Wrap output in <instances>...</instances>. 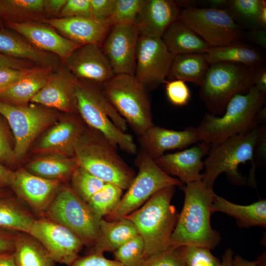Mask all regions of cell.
<instances>
[{"mask_svg":"<svg viewBox=\"0 0 266 266\" xmlns=\"http://www.w3.org/2000/svg\"><path fill=\"white\" fill-rule=\"evenodd\" d=\"M35 220L17 201L0 197V228L29 233Z\"/></svg>","mask_w":266,"mask_h":266,"instance_id":"cell-35","label":"cell"},{"mask_svg":"<svg viewBox=\"0 0 266 266\" xmlns=\"http://www.w3.org/2000/svg\"><path fill=\"white\" fill-rule=\"evenodd\" d=\"M265 103L266 95L261 94L254 86L247 93L235 95L222 115L204 114L197 127L200 140L211 146L216 145L264 123L259 112Z\"/></svg>","mask_w":266,"mask_h":266,"instance_id":"cell-3","label":"cell"},{"mask_svg":"<svg viewBox=\"0 0 266 266\" xmlns=\"http://www.w3.org/2000/svg\"><path fill=\"white\" fill-rule=\"evenodd\" d=\"M0 266H16L13 252L0 253Z\"/></svg>","mask_w":266,"mask_h":266,"instance_id":"cell-55","label":"cell"},{"mask_svg":"<svg viewBox=\"0 0 266 266\" xmlns=\"http://www.w3.org/2000/svg\"><path fill=\"white\" fill-rule=\"evenodd\" d=\"M178 19L211 47L242 41L245 31L225 10L196 6L180 9Z\"/></svg>","mask_w":266,"mask_h":266,"instance_id":"cell-11","label":"cell"},{"mask_svg":"<svg viewBox=\"0 0 266 266\" xmlns=\"http://www.w3.org/2000/svg\"><path fill=\"white\" fill-rule=\"evenodd\" d=\"M175 187L157 192L140 207L124 217L134 224L143 238L145 259L169 247L179 215L171 203Z\"/></svg>","mask_w":266,"mask_h":266,"instance_id":"cell-4","label":"cell"},{"mask_svg":"<svg viewBox=\"0 0 266 266\" xmlns=\"http://www.w3.org/2000/svg\"><path fill=\"white\" fill-rule=\"evenodd\" d=\"M138 137L142 151L153 160L166 151L183 149L200 141L197 128L192 127L175 131L153 125Z\"/></svg>","mask_w":266,"mask_h":266,"instance_id":"cell-22","label":"cell"},{"mask_svg":"<svg viewBox=\"0 0 266 266\" xmlns=\"http://www.w3.org/2000/svg\"><path fill=\"white\" fill-rule=\"evenodd\" d=\"M77 112L88 126L101 133L115 148L129 154L137 152L132 135L126 133L128 124L95 83L77 79Z\"/></svg>","mask_w":266,"mask_h":266,"instance_id":"cell-2","label":"cell"},{"mask_svg":"<svg viewBox=\"0 0 266 266\" xmlns=\"http://www.w3.org/2000/svg\"><path fill=\"white\" fill-rule=\"evenodd\" d=\"M229 2L228 0H205V8L224 10Z\"/></svg>","mask_w":266,"mask_h":266,"instance_id":"cell-56","label":"cell"},{"mask_svg":"<svg viewBox=\"0 0 266 266\" xmlns=\"http://www.w3.org/2000/svg\"><path fill=\"white\" fill-rule=\"evenodd\" d=\"M70 179L71 188L86 203L105 183L78 165L72 173Z\"/></svg>","mask_w":266,"mask_h":266,"instance_id":"cell-38","label":"cell"},{"mask_svg":"<svg viewBox=\"0 0 266 266\" xmlns=\"http://www.w3.org/2000/svg\"><path fill=\"white\" fill-rule=\"evenodd\" d=\"M184 205L171 235L169 247L195 245L215 248L220 234L210 223L211 204L216 195L202 180L186 184Z\"/></svg>","mask_w":266,"mask_h":266,"instance_id":"cell-1","label":"cell"},{"mask_svg":"<svg viewBox=\"0 0 266 266\" xmlns=\"http://www.w3.org/2000/svg\"><path fill=\"white\" fill-rule=\"evenodd\" d=\"M0 53L40 66L53 67L55 63L52 55L38 49L21 35L4 29L0 30Z\"/></svg>","mask_w":266,"mask_h":266,"instance_id":"cell-25","label":"cell"},{"mask_svg":"<svg viewBox=\"0 0 266 266\" xmlns=\"http://www.w3.org/2000/svg\"><path fill=\"white\" fill-rule=\"evenodd\" d=\"M140 266H186L182 247H169L166 250L145 259Z\"/></svg>","mask_w":266,"mask_h":266,"instance_id":"cell-42","label":"cell"},{"mask_svg":"<svg viewBox=\"0 0 266 266\" xmlns=\"http://www.w3.org/2000/svg\"><path fill=\"white\" fill-rule=\"evenodd\" d=\"M233 266H257L256 261H250L246 260L240 256L236 255L233 258Z\"/></svg>","mask_w":266,"mask_h":266,"instance_id":"cell-58","label":"cell"},{"mask_svg":"<svg viewBox=\"0 0 266 266\" xmlns=\"http://www.w3.org/2000/svg\"><path fill=\"white\" fill-rule=\"evenodd\" d=\"M44 215L71 230L84 245H93L99 236L102 217L68 186L57 192Z\"/></svg>","mask_w":266,"mask_h":266,"instance_id":"cell-10","label":"cell"},{"mask_svg":"<svg viewBox=\"0 0 266 266\" xmlns=\"http://www.w3.org/2000/svg\"><path fill=\"white\" fill-rule=\"evenodd\" d=\"M144 243L138 234L114 251L115 260L124 266H140L144 262Z\"/></svg>","mask_w":266,"mask_h":266,"instance_id":"cell-39","label":"cell"},{"mask_svg":"<svg viewBox=\"0 0 266 266\" xmlns=\"http://www.w3.org/2000/svg\"><path fill=\"white\" fill-rule=\"evenodd\" d=\"M63 63L67 70L80 80L102 84L115 75L101 47L95 44L81 45Z\"/></svg>","mask_w":266,"mask_h":266,"instance_id":"cell-16","label":"cell"},{"mask_svg":"<svg viewBox=\"0 0 266 266\" xmlns=\"http://www.w3.org/2000/svg\"><path fill=\"white\" fill-rule=\"evenodd\" d=\"M138 233L134 224L125 217L115 221L101 219L100 233L93 244V253L114 252Z\"/></svg>","mask_w":266,"mask_h":266,"instance_id":"cell-28","label":"cell"},{"mask_svg":"<svg viewBox=\"0 0 266 266\" xmlns=\"http://www.w3.org/2000/svg\"><path fill=\"white\" fill-rule=\"evenodd\" d=\"M206 53L209 64L230 62L257 68L265 61V57L259 50L243 41L221 47H210Z\"/></svg>","mask_w":266,"mask_h":266,"instance_id":"cell-30","label":"cell"},{"mask_svg":"<svg viewBox=\"0 0 266 266\" xmlns=\"http://www.w3.org/2000/svg\"><path fill=\"white\" fill-rule=\"evenodd\" d=\"M103 94L138 137L153 125L148 91L134 76L115 75L102 84Z\"/></svg>","mask_w":266,"mask_h":266,"instance_id":"cell-8","label":"cell"},{"mask_svg":"<svg viewBox=\"0 0 266 266\" xmlns=\"http://www.w3.org/2000/svg\"><path fill=\"white\" fill-rule=\"evenodd\" d=\"M28 234L45 248L55 262L68 266L78 257L84 245L71 230L48 218L35 219Z\"/></svg>","mask_w":266,"mask_h":266,"instance_id":"cell-14","label":"cell"},{"mask_svg":"<svg viewBox=\"0 0 266 266\" xmlns=\"http://www.w3.org/2000/svg\"><path fill=\"white\" fill-rule=\"evenodd\" d=\"M180 11L178 2L174 0H143L134 24L140 36L162 38Z\"/></svg>","mask_w":266,"mask_h":266,"instance_id":"cell-21","label":"cell"},{"mask_svg":"<svg viewBox=\"0 0 266 266\" xmlns=\"http://www.w3.org/2000/svg\"><path fill=\"white\" fill-rule=\"evenodd\" d=\"M53 67L35 66L29 74L0 94V100L11 104L24 105L47 84Z\"/></svg>","mask_w":266,"mask_h":266,"instance_id":"cell-27","label":"cell"},{"mask_svg":"<svg viewBox=\"0 0 266 266\" xmlns=\"http://www.w3.org/2000/svg\"><path fill=\"white\" fill-rule=\"evenodd\" d=\"M35 67L23 69L0 67V94L31 73Z\"/></svg>","mask_w":266,"mask_h":266,"instance_id":"cell-45","label":"cell"},{"mask_svg":"<svg viewBox=\"0 0 266 266\" xmlns=\"http://www.w3.org/2000/svg\"><path fill=\"white\" fill-rule=\"evenodd\" d=\"M210 211L211 213L223 212L234 218L240 228H266V200L264 199L249 205H242L231 202L216 194Z\"/></svg>","mask_w":266,"mask_h":266,"instance_id":"cell-26","label":"cell"},{"mask_svg":"<svg viewBox=\"0 0 266 266\" xmlns=\"http://www.w3.org/2000/svg\"><path fill=\"white\" fill-rule=\"evenodd\" d=\"M60 184L59 180L45 179L20 169L13 171L10 186L34 211L44 215Z\"/></svg>","mask_w":266,"mask_h":266,"instance_id":"cell-17","label":"cell"},{"mask_svg":"<svg viewBox=\"0 0 266 266\" xmlns=\"http://www.w3.org/2000/svg\"><path fill=\"white\" fill-rule=\"evenodd\" d=\"M77 166L74 157L55 154L32 162L27 170L45 179L60 181L70 177Z\"/></svg>","mask_w":266,"mask_h":266,"instance_id":"cell-33","label":"cell"},{"mask_svg":"<svg viewBox=\"0 0 266 266\" xmlns=\"http://www.w3.org/2000/svg\"><path fill=\"white\" fill-rule=\"evenodd\" d=\"M0 67L23 69L33 67L29 62L9 57L0 53Z\"/></svg>","mask_w":266,"mask_h":266,"instance_id":"cell-51","label":"cell"},{"mask_svg":"<svg viewBox=\"0 0 266 266\" xmlns=\"http://www.w3.org/2000/svg\"><path fill=\"white\" fill-rule=\"evenodd\" d=\"M123 190L119 186L105 183L89 199L87 204L99 216L102 217L110 214L120 202Z\"/></svg>","mask_w":266,"mask_h":266,"instance_id":"cell-37","label":"cell"},{"mask_svg":"<svg viewBox=\"0 0 266 266\" xmlns=\"http://www.w3.org/2000/svg\"><path fill=\"white\" fill-rule=\"evenodd\" d=\"M138 172L116 208L106 220L124 217L140 207L154 194L170 186H181L183 182L164 172L145 152L137 159Z\"/></svg>","mask_w":266,"mask_h":266,"instance_id":"cell-9","label":"cell"},{"mask_svg":"<svg viewBox=\"0 0 266 266\" xmlns=\"http://www.w3.org/2000/svg\"><path fill=\"white\" fill-rule=\"evenodd\" d=\"M15 235L0 231V253L13 252Z\"/></svg>","mask_w":266,"mask_h":266,"instance_id":"cell-53","label":"cell"},{"mask_svg":"<svg viewBox=\"0 0 266 266\" xmlns=\"http://www.w3.org/2000/svg\"><path fill=\"white\" fill-rule=\"evenodd\" d=\"M93 18L90 0H67L57 18Z\"/></svg>","mask_w":266,"mask_h":266,"instance_id":"cell-44","label":"cell"},{"mask_svg":"<svg viewBox=\"0 0 266 266\" xmlns=\"http://www.w3.org/2000/svg\"><path fill=\"white\" fill-rule=\"evenodd\" d=\"M209 66L206 52L175 56L167 78L200 86Z\"/></svg>","mask_w":266,"mask_h":266,"instance_id":"cell-31","label":"cell"},{"mask_svg":"<svg viewBox=\"0 0 266 266\" xmlns=\"http://www.w3.org/2000/svg\"><path fill=\"white\" fill-rule=\"evenodd\" d=\"M166 94L172 104L178 106L187 104L191 98V93L185 82L173 80L166 81Z\"/></svg>","mask_w":266,"mask_h":266,"instance_id":"cell-43","label":"cell"},{"mask_svg":"<svg viewBox=\"0 0 266 266\" xmlns=\"http://www.w3.org/2000/svg\"><path fill=\"white\" fill-rule=\"evenodd\" d=\"M90 2L92 17L107 22L112 13L115 0H90Z\"/></svg>","mask_w":266,"mask_h":266,"instance_id":"cell-47","label":"cell"},{"mask_svg":"<svg viewBox=\"0 0 266 266\" xmlns=\"http://www.w3.org/2000/svg\"><path fill=\"white\" fill-rule=\"evenodd\" d=\"M13 171L6 168L0 164V187L10 185Z\"/></svg>","mask_w":266,"mask_h":266,"instance_id":"cell-54","label":"cell"},{"mask_svg":"<svg viewBox=\"0 0 266 266\" xmlns=\"http://www.w3.org/2000/svg\"><path fill=\"white\" fill-rule=\"evenodd\" d=\"M90 128V132L84 130L75 145L77 165L105 183L127 189L135 176L134 170L101 133Z\"/></svg>","mask_w":266,"mask_h":266,"instance_id":"cell-5","label":"cell"},{"mask_svg":"<svg viewBox=\"0 0 266 266\" xmlns=\"http://www.w3.org/2000/svg\"><path fill=\"white\" fill-rule=\"evenodd\" d=\"M161 38L174 56L206 52L211 47L178 18L170 25Z\"/></svg>","mask_w":266,"mask_h":266,"instance_id":"cell-29","label":"cell"},{"mask_svg":"<svg viewBox=\"0 0 266 266\" xmlns=\"http://www.w3.org/2000/svg\"><path fill=\"white\" fill-rule=\"evenodd\" d=\"M139 36L133 23L118 24L110 28L100 47L115 75H134Z\"/></svg>","mask_w":266,"mask_h":266,"instance_id":"cell-15","label":"cell"},{"mask_svg":"<svg viewBox=\"0 0 266 266\" xmlns=\"http://www.w3.org/2000/svg\"><path fill=\"white\" fill-rule=\"evenodd\" d=\"M249 42L258 45L263 48L266 47V29H258L245 32L244 39Z\"/></svg>","mask_w":266,"mask_h":266,"instance_id":"cell-50","label":"cell"},{"mask_svg":"<svg viewBox=\"0 0 266 266\" xmlns=\"http://www.w3.org/2000/svg\"><path fill=\"white\" fill-rule=\"evenodd\" d=\"M143 0H115L112 13L107 22L112 26L122 23L134 24Z\"/></svg>","mask_w":266,"mask_h":266,"instance_id":"cell-40","label":"cell"},{"mask_svg":"<svg viewBox=\"0 0 266 266\" xmlns=\"http://www.w3.org/2000/svg\"><path fill=\"white\" fill-rule=\"evenodd\" d=\"M266 5L264 0H229L226 11L244 30L261 28L259 16L262 8Z\"/></svg>","mask_w":266,"mask_h":266,"instance_id":"cell-36","label":"cell"},{"mask_svg":"<svg viewBox=\"0 0 266 266\" xmlns=\"http://www.w3.org/2000/svg\"><path fill=\"white\" fill-rule=\"evenodd\" d=\"M41 22L80 45L95 44L101 47L111 28L107 22L93 18H55L45 19Z\"/></svg>","mask_w":266,"mask_h":266,"instance_id":"cell-23","label":"cell"},{"mask_svg":"<svg viewBox=\"0 0 266 266\" xmlns=\"http://www.w3.org/2000/svg\"><path fill=\"white\" fill-rule=\"evenodd\" d=\"M182 247L186 266H218L220 263L209 248L195 245Z\"/></svg>","mask_w":266,"mask_h":266,"instance_id":"cell-41","label":"cell"},{"mask_svg":"<svg viewBox=\"0 0 266 266\" xmlns=\"http://www.w3.org/2000/svg\"><path fill=\"white\" fill-rule=\"evenodd\" d=\"M210 147V144L201 141L190 148L164 154L154 161L166 173L177 176L187 184L202 179V158Z\"/></svg>","mask_w":266,"mask_h":266,"instance_id":"cell-20","label":"cell"},{"mask_svg":"<svg viewBox=\"0 0 266 266\" xmlns=\"http://www.w3.org/2000/svg\"><path fill=\"white\" fill-rule=\"evenodd\" d=\"M266 126H259L248 131L233 135L221 143L211 146L204 161V172L202 182L213 188L217 177L226 173L229 179L236 185L246 184L245 178L239 172L238 166L250 161L251 178L253 179L256 166L255 157L257 144Z\"/></svg>","mask_w":266,"mask_h":266,"instance_id":"cell-6","label":"cell"},{"mask_svg":"<svg viewBox=\"0 0 266 266\" xmlns=\"http://www.w3.org/2000/svg\"><path fill=\"white\" fill-rule=\"evenodd\" d=\"M0 197H2V193L0 191Z\"/></svg>","mask_w":266,"mask_h":266,"instance_id":"cell-60","label":"cell"},{"mask_svg":"<svg viewBox=\"0 0 266 266\" xmlns=\"http://www.w3.org/2000/svg\"><path fill=\"white\" fill-rule=\"evenodd\" d=\"M254 86L262 94H266V67L261 66L257 68L254 76Z\"/></svg>","mask_w":266,"mask_h":266,"instance_id":"cell-52","label":"cell"},{"mask_svg":"<svg viewBox=\"0 0 266 266\" xmlns=\"http://www.w3.org/2000/svg\"><path fill=\"white\" fill-rule=\"evenodd\" d=\"M256 69L230 62L209 64L199 93L209 113L222 115L235 95L247 93L254 86Z\"/></svg>","mask_w":266,"mask_h":266,"instance_id":"cell-7","label":"cell"},{"mask_svg":"<svg viewBox=\"0 0 266 266\" xmlns=\"http://www.w3.org/2000/svg\"><path fill=\"white\" fill-rule=\"evenodd\" d=\"M69 266H124L116 260L105 258L103 254L93 253L82 257H78Z\"/></svg>","mask_w":266,"mask_h":266,"instance_id":"cell-46","label":"cell"},{"mask_svg":"<svg viewBox=\"0 0 266 266\" xmlns=\"http://www.w3.org/2000/svg\"><path fill=\"white\" fill-rule=\"evenodd\" d=\"M266 252L263 253L256 260L257 266H266Z\"/></svg>","mask_w":266,"mask_h":266,"instance_id":"cell-59","label":"cell"},{"mask_svg":"<svg viewBox=\"0 0 266 266\" xmlns=\"http://www.w3.org/2000/svg\"><path fill=\"white\" fill-rule=\"evenodd\" d=\"M6 25L35 47L56 55L63 62L81 46L66 38L54 28L42 22H6Z\"/></svg>","mask_w":266,"mask_h":266,"instance_id":"cell-19","label":"cell"},{"mask_svg":"<svg viewBox=\"0 0 266 266\" xmlns=\"http://www.w3.org/2000/svg\"><path fill=\"white\" fill-rule=\"evenodd\" d=\"M233 255L232 250L227 249L222 257V262H220L218 266H233Z\"/></svg>","mask_w":266,"mask_h":266,"instance_id":"cell-57","label":"cell"},{"mask_svg":"<svg viewBox=\"0 0 266 266\" xmlns=\"http://www.w3.org/2000/svg\"><path fill=\"white\" fill-rule=\"evenodd\" d=\"M0 114L13 132L15 159L22 158L36 136L56 118L53 112L41 105H18L0 100Z\"/></svg>","mask_w":266,"mask_h":266,"instance_id":"cell-12","label":"cell"},{"mask_svg":"<svg viewBox=\"0 0 266 266\" xmlns=\"http://www.w3.org/2000/svg\"><path fill=\"white\" fill-rule=\"evenodd\" d=\"M83 131L80 120L69 116L46 132L38 143V150L73 157L75 145Z\"/></svg>","mask_w":266,"mask_h":266,"instance_id":"cell-24","label":"cell"},{"mask_svg":"<svg viewBox=\"0 0 266 266\" xmlns=\"http://www.w3.org/2000/svg\"><path fill=\"white\" fill-rule=\"evenodd\" d=\"M67 0H44L45 19L57 18Z\"/></svg>","mask_w":266,"mask_h":266,"instance_id":"cell-49","label":"cell"},{"mask_svg":"<svg viewBox=\"0 0 266 266\" xmlns=\"http://www.w3.org/2000/svg\"><path fill=\"white\" fill-rule=\"evenodd\" d=\"M77 79L65 67L52 73L47 84L31 102L66 113L77 112L76 85ZM78 113V112H77Z\"/></svg>","mask_w":266,"mask_h":266,"instance_id":"cell-18","label":"cell"},{"mask_svg":"<svg viewBox=\"0 0 266 266\" xmlns=\"http://www.w3.org/2000/svg\"><path fill=\"white\" fill-rule=\"evenodd\" d=\"M13 255L16 266H55L56 263L37 240L25 233L15 235Z\"/></svg>","mask_w":266,"mask_h":266,"instance_id":"cell-32","label":"cell"},{"mask_svg":"<svg viewBox=\"0 0 266 266\" xmlns=\"http://www.w3.org/2000/svg\"><path fill=\"white\" fill-rule=\"evenodd\" d=\"M174 57L161 38L139 35L136 50L135 79L147 91L166 84Z\"/></svg>","mask_w":266,"mask_h":266,"instance_id":"cell-13","label":"cell"},{"mask_svg":"<svg viewBox=\"0 0 266 266\" xmlns=\"http://www.w3.org/2000/svg\"><path fill=\"white\" fill-rule=\"evenodd\" d=\"M44 0H0V16L6 22H40L45 19Z\"/></svg>","mask_w":266,"mask_h":266,"instance_id":"cell-34","label":"cell"},{"mask_svg":"<svg viewBox=\"0 0 266 266\" xmlns=\"http://www.w3.org/2000/svg\"><path fill=\"white\" fill-rule=\"evenodd\" d=\"M15 160L12 149L5 132L0 123V161L11 164Z\"/></svg>","mask_w":266,"mask_h":266,"instance_id":"cell-48","label":"cell"}]
</instances>
